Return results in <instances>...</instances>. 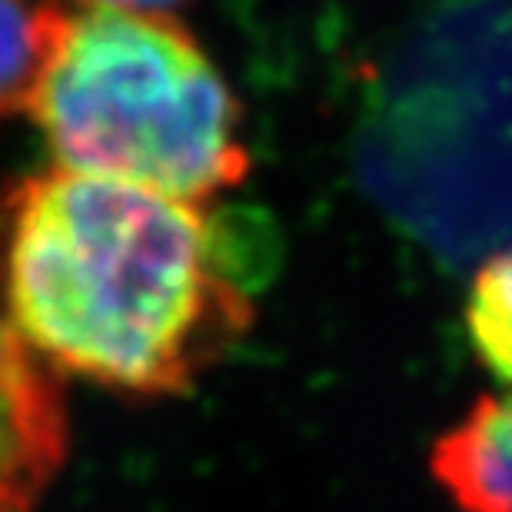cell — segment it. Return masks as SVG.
I'll return each instance as SVG.
<instances>
[{
  "label": "cell",
  "instance_id": "6da1fadb",
  "mask_svg": "<svg viewBox=\"0 0 512 512\" xmlns=\"http://www.w3.org/2000/svg\"><path fill=\"white\" fill-rule=\"evenodd\" d=\"M0 306L57 376L130 399L190 396L256 323L207 203L64 167L0 190Z\"/></svg>",
  "mask_w": 512,
  "mask_h": 512
},
{
  "label": "cell",
  "instance_id": "7a4b0ae2",
  "mask_svg": "<svg viewBox=\"0 0 512 512\" xmlns=\"http://www.w3.org/2000/svg\"><path fill=\"white\" fill-rule=\"evenodd\" d=\"M40 34L27 110L64 170L183 203H210L247 180L240 100L173 17L40 0Z\"/></svg>",
  "mask_w": 512,
  "mask_h": 512
},
{
  "label": "cell",
  "instance_id": "3957f363",
  "mask_svg": "<svg viewBox=\"0 0 512 512\" xmlns=\"http://www.w3.org/2000/svg\"><path fill=\"white\" fill-rule=\"evenodd\" d=\"M67 449L60 376L0 320V512H34L64 469Z\"/></svg>",
  "mask_w": 512,
  "mask_h": 512
},
{
  "label": "cell",
  "instance_id": "277c9868",
  "mask_svg": "<svg viewBox=\"0 0 512 512\" xmlns=\"http://www.w3.org/2000/svg\"><path fill=\"white\" fill-rule=\"evenodd\" d=\"M429 469L463 512H512V393L479 396L433 443Z\"/></svg>",
  "mask_w": 512,
  "mask_h": 512
},
{
  "label": "cell",
  "instance_id": "5b68a950",
  "mask_svg": "<svg viewBox=\"0 0 512 512\" xmlns=\"http://www.w3.org/2000/svg\"><path fill=\"white\" fill-rule=\"evenodd\" d=\"M466 330L486 370L512 386V247L476 270L466 296Z\"/></svg>",
  "mask_w": 512,
  "mask_h": 512
},
{
  "label": "cell",
  "instance_id": "8992f818",
  "mask_svg": "<svg viewBox=\"0 0 512 512\" xmlns=\"http://www.w3.org/2000/svg\"><path fill=\"white\" fill-rule=\"evenodd\" d=\"M44 34L40 0H0V120L27 110L34 100Z\"/></svg>",
  "mask_w": 512,
  "mask_h": 512
},
{
  "label": "cell",
  "instance_id": "52a82bcc",
  "mask_svg": "<svg viewBox=\"0 0 512 512\" xmlns=\"http://www.w3.org/2000/svg\"><path fill=\"white\" fill-rule=\"evenodd\" d=\"M104 4H117V7H130V10H143V14H170L190 0H104Z\"/></svg>",
  "mask_w": 512,
  "mask_h": 512
}]
</instances>
